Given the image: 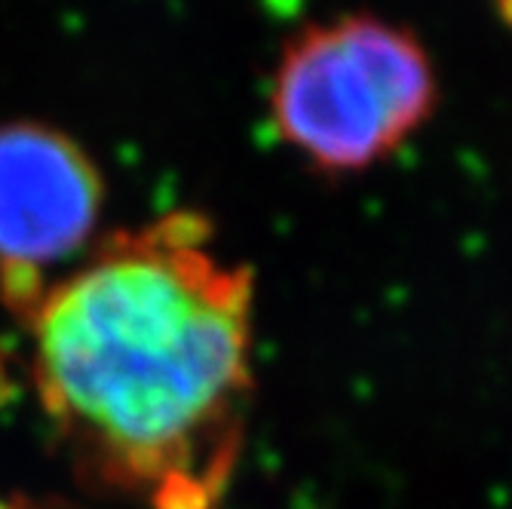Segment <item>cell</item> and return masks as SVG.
<instances>
[{
	"label": "cell",
	"instance_id": "cell-1",
	"mask_svg": "<svg viewBox=\"0 0 512 509\" xmlns=\"http://www.w3.org/2000/svg\"><path fill=\"white\" fill-rule=\"evenodd\" d=\"M169 215L111 240L34 316L43 402L105 482L209 509L252 387V273Z\"/></svg>",
	"mask_w": 512,
	"mask_h": 509
},
{
	"label": "cell",
	"instance_id": "cell-2",
	"mask_svg": "<svg viewBox=\"0 0 512 509\" xmlns=\"http://www.w3.org/2000/svg\"><path fill=\"white\" fill-rule=\"evenodd\" d=\"M439 102L433 62L408 28L350 13L301 28L279 56L273 126L322 172H362L421 129Z\"/></svg>",
	"mask_w": 512,
	"mask_h": 509
},
{
	"label": "cell",
	"instance_id": "cell-3",
	"mask_svg": "<svg viewBox=\"0 0 512 509\" xmlns=\"http://www.w3.org/2000/svg\"><path fill=\"white\" fill-rule=\"evenodd\" d=\"M102 209V178L59 129L0 126V261L37 273L86 243Z\"/></svg>",
	"mask_w": 512,
	"mask_h": 509
},
{
	"label": "cell",
	"instance_id": "cell-4",
	"mask_svg": "<svg viewBox=\"0 0 512 509\" xmlns=\"http://www.w3.org/2000/svg\"><path fill=\"white\" fill-rule=\"evenodd\" d=\"M500 7H503V16L512 22V0H500Z\"/></svg>",
	"mask_w": 512,
	"mask_h": 509
}]
</instances>
